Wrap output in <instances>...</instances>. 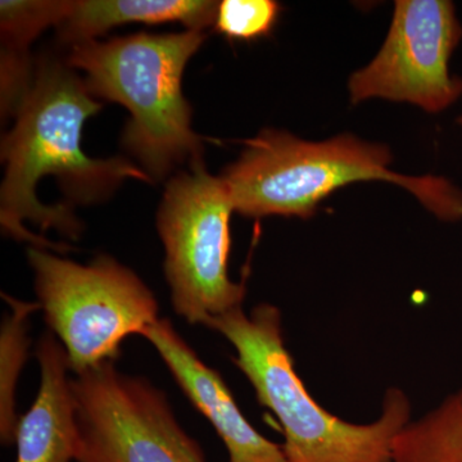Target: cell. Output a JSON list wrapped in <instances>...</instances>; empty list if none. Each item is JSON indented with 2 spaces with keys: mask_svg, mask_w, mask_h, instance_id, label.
Wrapping results in <instances>:
<instances>
[{
  "mask_svg": "<svg viewBox=\"0 0 462 462\" xmlns=\"http://www.w3.org/2000/svg\"><path fill=\"white\" fill-rule=\"evenodd\" d=\"M142 337L157 349L185 396L214 425L229 462H287L282 446L249 424L223 376L200 360L169 319H160Z\"/></svg>",
  "mask_w": 462,
  "mask_h": 462,
  "instance_id": "obj_9",
  "label": "cell"
},
{
  "mask_svg": "<svg viewBox=\"0 0 462 462\" xmlns=\"http://www.w3.org/2000/svg\"><path fill=\"white\" fill-rule=\"evenodd\" d=\"M206 327L234 346V364L247 376L258 402L278 418L287 462H392L394 439L411 420L403 391L388 389L375 421L352 424L331 415L307 392L285 346L275 306L261 303L249 315L240 307Z\"/></svg>",
  "mask_w": 462,
  "mask_h": 462,
  "instance_id": "obj_3",
  "label": "cell"
},
{
  "mask_svg": "<svg viewBox=\"0 0 462 462\" xmlns=\"http://www.w3.org/2000/svg\"><path fill=\"white\" fill-rule=\"evenodd\" d=\"M12 312L3 318L0 330V439L5 446L16 443L18 376L29 358L30 316L41 310L38 302H21L3 296Z\"/></svg>",
  "mask_w": 462,
  "mask_h": 462,
  "instance_id": "obj_13",
  "label": "cell"
},
{
  "mask_svg": "<svg viewBox=\"0 0 462 462\" xmlns=\"http://www.w3.org/2000/svg\"><path fill=\"white\" fill-rule=\"evenodd\" d=\"M205 39V32L191 30L138 32L76 42L67 57V65L84 72L91 96L120 103L130 112L121 142L152 180H162L187 160L203 158V139L191 129L181 80Z\"/></svg>",
  "mask_w": 462,
  "mask_h": 462,
  "instance_id": "obj_4",
  "label": "cell"
},
{
  "mask_svg": "<svg viewBox=\"0 0 462 462\" xmlns=\"http://www.w3.org/2000/svg\"><path fill=\"white\" fill-rule=\"evenodd\" d=\"M233 212L226 185L207 172L203 158L167 182L157 215L163 269L173 310L191 325L206 327L245 300V284L227 273Z\"/></svg>",
  "mask_w": 462,
  "mask_h": 462,
  "instance_id": "obj_6",
  "label": "cell"
},
{
  "mask_svg": "<svg viewBox=\"0 0 462 462\" xmlns=\"http://www.w3.org/2000/svg\"><path fill=\"white\" fill-rule=\"evenodd\" d=\"M457 123L462 125V116H460V117L457 118Z\"/></svg>",
  "mask_w": 462,
  "mask_h": 462,
  "instance_id": "obj_16",
  "label": "cell"
},
{
  "mask_svg": "<svg viewBox=\"0 0 462 462\" xmlns=\"http://www.w3.org/2000/svg\"><path fill=\"white\" fill-rule=\"evenodd\" d=\"M281 12V5L273 0H224L218 3L214 26L230 41H256L273 32Z\"/></svg>",
  "mask_w": 462,
  "mask_h": 462,
  "instance_id": "obj_15",
  "label": "cell"
},
{
  "mask_svg": "<svg viewBox=\"0 0 462 462\" xmlns=\"http://www.w3.org/2000/svg\"><path fill=\"white\" fill-rule=\"evenodd\" d=\"M27 260L44 320L62 343L76 375L116 363L126 337L143 336L160 320L153 291L107 254L80 264L30 245Z\"/></svg>",
  "mask_w": 462,
  "mask_h": 462,
  "instance_id": "obj_5",
  "label": "cell"
},
{
  "mask_svg": "<svg viewBox=\"0 0 462 462\" xmlns=\"http://www.w3.org/2000/svg\"><path fill=\"white\" fill-rule=\"evenodd\" d=\"M238 160L224 170L234 211L245 217H311L333 191L351 182H393L420 200L440 220L462 217V193L433 176L392 171L387 145L351 135L307 142L282 130L264 129L245 142Z\"/></svg>",
  "mask_w": 462,
  "mask_h": 462,
  "instance_id": "obj_2",
  "label": "cell"
},
{
  "mask_svg": "<svg viewBox=\"0 0 462 462\" xmlns=\"http://www.w3.org/2000/svg\"><path fill=\"white\" fill-rule=\"evenodd\" d=\"M91 96L84 79L69 65L50 57L39 60L33 80L16 112L14 129L3 138L5 176L0 190L3 233L32 247L66 252L23 226L30 220L42 230L51 227L71 240L83 233L80 221L67 206L42 205L36 185L45 175L56 176L69 200L79 205L102 202L126 179L153 182L141 167L124 157L97 160L81 148L85 121L102 105Z\"/></svg>",
  "mask_w": 462,
  "mask_h": 462,
  "instance_id": "obj_1",
  "label": "cell"
},
{
  "mask_svg": "<svg viewBox=\"0 0 462 462\" xmlns=\"http://www.w3.org/2000/svg\"><path fill=\"white\" fill-rule=\"evenodd\" d=\"M69 9L66 0H2V51L27 54L30 42L48 27L60 26Z\"/></svg>",
  "mask_w": 462,
  "mask_h": 462,
  "instance_id": "obj_14",
  "label": "cell"
},
{
  "mask_svg": "<svg viewBox=\"0 0 462 462\" xmlns=\"http://www.w3.org/2000/svg\"><path fill=\"white\" fill-rule=\"evenodd\" d=\"M218 2L209 0H78L69 2V14L60 26V41H96L116 26L180 23L191 32L215 25Z\"/></svg>",
  "mask_w": 462,
  "mask_h": 462,
  "instance_id": "obj_11",
  "label": "cell"
},
{
  "mask_svg": "<svg viewBox=\"0 0 462 462\" xmlns=\"http://www.w3.org/2000/svg\"><path fill=\"white\" fill-rule=\"evenodd\" d=\"M392 462H462V387L404 425Z\"/></svg>",
  "mask_w": 462,
  "mask_h": 462,
  "instance_id": "obj_12",
  "label": "cell"
},
{
  "mask_svg": "<svg viewBox=\"0 0 462 462\" xmlns=\"http://www.w3.org/2000/svg\"><path fill=\"white\" fill-rule=\"evenodd\" d=\"M42 383L38 396L18 420L16 462H72L79 448V425L72 379L62 343L48 330L36 346Z\"/></svg>",
  "mask_w": 462,
  "mask_h": 462,
  "instance_id": "obj_10",
  "label": "cell"
},
{
  "mask_svg": "<svg viewBox=\"0 0 462 462\" xmlns=\"http://www.w3.org/2000/svg\"><path fill=\"white\" fill-rule=\"evenodd\" d=\"M462 38L455 5L447 0H398L382 50L349 78L352 105L382 98L419 106L430 114L454 105L462 80L449 60Z\"/></svg>",
  "mask_w": 462,
  "mask_h": 462,
  "instance_id": "obj_8",
  "label": "cell"
},
{
  "mask_svg": "<svg viewBox=\"0 0 462 462\" xmlns=\"http://www.w3.org/2000/svg\"><path fill=\"white\" fill-rule=\"evenodd\" d=\"M78 462H207L166 394L107 361L72 379Z\"/></svg>",
  "mask_w": 462,
  "mask_h": 462,
  "instance_id": "obj_7",
  "label": "cell"
}]
</instances>
